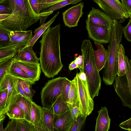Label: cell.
Listing matches in <instances>:
<instances>
[{"instance_id":"obj_53","label":"cell","mask_w":131,"mask_h":131,"mask_svg":"<svg viewBox=\"0 0 131 131\" xmlns=\"http://www.w3.org/2000/svg\"><path fill=\"white\" fill-rule=\"evenodd\" d=\"M121 0V1H122V0Z\"/></svg>"},{"instance_id":"obj_30","label":"cell","mask_w":131,"mask_h":131,"mask_svg":"<svg viewBox=\"0 0 131 131\" xmlns=\"http://www.w3.org/2000/svg\"><path fill=\"white\" fill-rule=\"evenodd\" d=\"M18 53L15 47L13 45L0 48V60L15 56Z\"/></svg>"},{"instance_id":"obj_29","label":"cell","mask_w":131,"mask_h":131,"mask_svg":"<svg viewBox=\"0 0 131 131\" xmlns=\"http://www.w3.org/2000/svg\"><path fill=\"white\" fill-rule=\"evenodd\" d=\"M12 56L0 60V80L9 69L14 60Z\"/></svg>"},{"instance_id":"obj_48","label":"cell","mask_w":131,"mask_h":131,"mask_svg":"<svg viewBox=\"0 0 131 131\" xmlns=\"http://www.w3.org/2000/svg\"><path fill=\"white\" fill-rule=\"evenodd\" d=\"M68 68L69 70L70 71H71L75 69L78 68V65L75 63L74 60L70 64Z\"/></svg>"},{"instance_id":"obj_28","label":"cell","mask_w":131,"mask_h":131,"mask_svg":"<svg viewBox=\"0 0 131 131\" xmlns=\"http://www.w3.org/2000/svg\"><path fill=\"white\" fill-rule=\"evenodd\" d=\"M11 30L0 24V48L12 45L9 34Z\"/></svg>"},{"instance_id":"obj_47","label":"cell","mask_w":131,"mask_h":131,"mask_svg":"<svg viewBox=\"0 0 131 131\" xmlns=\"http://www.w3.org/2000/svg\"><path fill=\"white\" fill-rule=\"evenodd\" d=\"M18 80L16 84V88L18 93L23 96L26 98L32 101L30 99L29 96L25 92L20 84L18 82Z\"/></svg>"},{"instance_id":"obj_4","label":"cell","mask_w":131,"mask_h":131,"mask_svg":"<svg viewBox=\"0 0 131 131\" xmlns=\"http://www.w3.org/2000/svg\"><path fill=\"white\" fill-rule=\"evenodd\" d=\"M94 49L90 40L84 39L81 46L84 58V71L85 73L89 91L93 99L98 96L101 88V79L96 66Z\"/></svg>"},{"instance_id":"obj_36","label":"cell","mask_w":131,"mask_h":131,"mask_svg":"<svg viewBox=\"0 0 131 131\" xmlns=\"http://www.w3.org/2000/svg\"><path fill=\"white\" fill-rule=\"evenodd\" d=\"M87 117H82L79 115L76 120L73 121L72 127L70 131H80Z\"/></svg>"},{"instance_id":"obj_27","label":"cell","mask_w":131,"mask_h":131,"mask_svg":"<svg viewBox=\"0 0 131 131\" xmlns=\"http://www.w3.org/2000/svg\"><path fill=\"white\" fill-rule=\"evenodd\" d=\"M33 37L31 30L27 31L23 36L19 38L14 45L18 53L26 47L29 42Z\"/></svg>"},{"instance_id":"obj_45","label":"cell","mask_w":131,"mask_h":131,"mask_svg":"<svg viewBox=\"0 0 131 131\" xmlns=\"http://www.w3.org/2000/svg\"><path fill=\"white\" fill-rule=\"evenodd\" d=\"M119 126L123 129L131 131V117L121 123Z\"/></svg>"},{"instance_id":"obj_35","label":"cell","mask_w":131,"mask_h":131,"mask_svg":"<svg viewBox=\"0 0 131 131\" xmlns=\"http://www.w3.org/2000/svg\"><path fill=\"white\" fill-rule=\"evenodd\" d=\"M0 117L5 114V109L7 101L8 91L6 90L0 92Z\"/></svg>"},{"instance_id":"obj_49","label":"cell","mask_w":131,"mask_h":131,"mask_svg":"<svg viewBox=\"0 0 131 131\" xmlns=\"http://www.w3.org/2000/svg\"><path fill=\"white\" fill-rule=\"evenodd\" d=\"M10 14H0V21H2L7 18Z\"/></svg>"},{"instance_id":"obj_10","label":"cell","mask_w":131,"mask_h":131,"mask_svg":"<svg viewBox=\"0 0 131 131\" xmlns=\"http://www.w3.org/2000/svg\"><path fill=\"white\" fill-rule=\"evenodd\" d=\"M85 21L86 28L90 38L94 42L101 43L109 42L112 29H108L94 24L87 19Z\"/></svg>"},{"instance_id":"obj_21","label":"cell","mask_w":131,"mask_h":131,"mask_svg":"<svg viewBox=\"0 0 131 131\" xmlns=\"http://www.w3.org/2000/svg\"><path fill=\"white\" fill-rule=\"evenodd\" d=\"M31 101H33L28 99L18 93V97L14 105L17 104L20 107L24 113L25 120L30 123V104Z\"/></svg>"},{"instance_id":"obj_44","label":"cell","mask_w":131,"mask_h":131,"mask_svg":"<svg viewBox=\"0 0 131 131\" xmlns=\"http://www.w3.org/2000/svg\"><path fill=\"white\" fill-rule=\"evenodd\" d=\"M39 0H29L31 6L35 13L39 16L40 12L39 10Z\"/></svg>"},{"instance_id":"obj_41","label":"cell","mask_w":131,"mask_h":131,"mask_svg":"<svg viewBox=\"0 0 131 131\" xmlns=\"http://www.w3.org/2000/svg\"><path fill=\"white\" fill-rule=\"evenodd\" d=\"M12 10L9 2L0 4V14H11Z\"/></svg>"},{"instance_id":"obj_25","label":"cell","mask_w":131,"mask_h":131,"mask_svg":"<svg viewBox=\"0 0 131 131\" xmlns=\"http://www.w3.org/2000/svg\"><path fill=\"white\" fill-rule=\"evenodd\" d=\"M52 107L54 114L57 115L63 114L70 109L69 105L63 100L62 94L58 97Z\"/></svg>"},{"instance_id":"obj_17","label":"cell","mask_w":131,"mask_h":131,"mask_svg":"<svg viewBox=\"0 0 131 131\" xmlns=\"http://www.w3.org/2000/svg\"><path fill=\"white\" fill-rule=\"evenodd\" d=\"M32 47L29 46L23 48L14 57V60L30 63H39V58L37 57Z\"/></svg>"},{"instance_id":"obj_7","label":"cell","mask_w":131,"mask_h":131,"mask_svg":"<svg viewBox=\"0 0 131 131\" xmlns=\"http://www.w3.org/2000/svg\"><path fill=\"white\" fill-rule=\"evenodd\" d=\"M66 77H59L49 80L42 88L40 93L42 105L51 107L62 94L63 81Z\"/></svg>"},{"instance_id":"obj_16","label":"cell","mask_w":131,"mask_h":131,"mask_svg":"<svg viewBox=\"0 0 131 131\" xmlns=\"http://www.w3.org/2000/svg\"><path fill=\"white\" fill-rule=\"evenodd\" d=\"M97 49L94 50L93 54L95 63L98 71L104 68L108 56V50L101 43L94 42Z\"/></svg>"},{"instance_id":"obj_13","label":"cell","mask_w":131,"mask_h":131,"mask_svg":"<svg viewBox=\"0 0 131 131\" xmlns=\"http://www.w3.org/2000/svg\"><path fill=\"white\" fill-rule=\"evenodd\" d=\"M73 122L70 110L61 114H54V131H70Z\"/></svg>"},{"instance_id":"obj_19","label":"cell","mask_w":131,"mask_h":131,"mask_svg":"<svg viewBox=\"0 0 131 131\" xmlns=\"http://www.w3.org/2000/svg\"><path fill=\"white\" fill-rule=\"evenodd\" d=\"M83 0H64L55 4L48 9L40 12L39 14L40 24L45 23L48 16L54 11L70 4L75 5Z\"/></svg>"},{"instance_id":"obj_34","label":"cell","mask_w":131,"mask_h":131,"mask_svg":"<svg viewBox=\"0 0 131 131\" xmlns=\"http://www.w3.org/2000/svg\"><path fill=\"white\" fill-rule=\"evenodd\" d=\"M64 0H39V10L40 12L46 10L53 5Z\"/></svg>"},{"instance_id":"obj_46","label":"cell","mask_w":131,"mask_h":131,"mask_svg":"<svg viewBox=\"0 0 131 131\" xmlns=\"http://www.w3.org/2000/svg\"><path fill=\"white\" fill-rule=\"evenodd\" d=\"M121 3L131 18V0H122Z\"/></svg>"},{"instance_id":"obj_3","label":"cell","mask_w":131,"mask_h":131,"mask_svg":"<svg viewBox=\"0 0 131 131\" xmlns=\"http://www.w3.org/2000/svg\"><path fill=\"white\" fill-rule=\"evenodd\" d=\"M123 28L119 21L114 20L108 47L107 59L102 75L103 81L107 85H112L117 74L119 47L122 41Z\"/></svg>"},{"instance_id":"obj_38","label":"cell","mask_w":131,"mask_h":131,"mask_svg":"<svg viewBox=\"0 0 131 131\" xmlns=\"http://www.w3.org/2000/svg\"><path fill=\"white\" fill-rule=\"evenodd\" d=\"M26 31H11L9 34V36L11 44L14 45L18 39L25 34Z\"/></svg>"},{"instance_id":"obj_39","label":"cell","mask_w":131,"mask_h":131,"mask_svg":"<svg viewBox=\"0 0 131 131\" xmlns=\"http://www.w3.org/2000/svg\"><path fill=\"white\" fill-rule=\"evenodd\" d=\"M20 125L19 131H35L34 125L24 119H20Z\"/></svg>"},{"instance_id":"obj_6","label":"cell","mask_w":131,"mask_h":131,"mask_svg":"<svg viewBox=\"0 0 131 131\" xmlns=\"http://www.w3.org/2000/svg\"><path fill=\"white\" fill-rule=\"evenodd\" d=\"M126 73L122 76H116L114 81V90L122 101L123 106L131 109V72L128 64L129 59L125 56Z\"/></svg>"},{"instance_id":"obj_24","label":"cell","mask_w":131,"mask_h":131,"mask_svg":"<svg viewBox=\"0 0 131 131\" xmlns=\"http://www.w3.org/2000/svg\"><path fill=\"white\" fill-rule=\"evenodd\" d=\"M117 76H122L126 73V63L124 48L122 44L119 47Z\"/></svg>"},{"instance_id":"obj_8","label":"cell","mask_w":131,"mask_h":131,"mask_svg":"<svg viewBox=\"0 0 131 131\" xmlns=\"http://www.w3.org/2000/svg\"><path fill=\"white\" fill-rule=\"evenodd\" d=\"M113 20L121 23L130 16L119 0H92Z\"/></svg>"},{"instance_id":"obj_1","label":"cell","mask_w":131,"mask_h":131,"mask_svg":"<svg viewBox=\"0 0 131 131\" xmlns=\"http://www.w3.org/2000/svg\"><path fill=\"white\" fill-rule=\"evenodd\" d=\"M60 24L49 27L41 35L40 53L41 70L46 77L53 78L62 68L60 40Z\"/></svg>"},{"instance_id":"obj_43","label":"cell","mask_w":131,"mask_h":131,"mask_svg":"<svg viewBox=\"0 0 131 131\" xmlns=\"http://www.w3.org/2000/svg\"><path fill=\"white\" fill-rule=\"evenodd\" d=\"M75 63L78 66V68L80 71H84V58L82 55H79L78 57H75L74 60Z\"/></svg>"},{"instance_id":"obj_31","label":"cell","mask_w":131,"mask_h":131,"mask_svg":"<svg viewBox=\"0 0 131 131\" xmlns=\"http://www.w3.org/2000/svg\"><path fill=\"white\" fill-rule=\"evenodd\" d=\"M78 101L77 86L75 80L73 79L71 81V84L67 103L69 105H72Z\"/></svg>"},{"instance_id":"obj_23","label":"cell","mask_w":131,"mask_h":131,"mask_svg":"<svg viewBox=\"0 0 131 131\" xmlns=\"http://www.w3.org/2000/svg\"><path fill=\"white\" fill-rule=\"evenodd\" d=\"M42 107L31 101L30 104V123L34 126L41 122Z\"/></svg>"},{"instance_id":"obj_50","label":"cell","mask_w":131,"mask_h":131,"mask_svg":"<svg viewBox=\"0 0 131 131\" xmlns=\"http://www.w3.org/2000/svg\"><path fill=\"white\" fill-rule=\"evenodd\" d=\"M4 120H0V131H5L3 127V123Z\"/></svg>"},{"instance_id":"obj_52","label":"cell","mask_w":131,"mask_h":131,"mask_svg":"<svg viewBox=\"0 0 131 131\" xmlns=\"http://www.w3.org/2000/svg\"><path fill=\"white\" fill-rule=\"evenodd\" d=\"M8 1V0H0V4L5 3Z\"/></svg>"},{"instance_id":"obj_26","label":"cell","mask_w":131,"mask_h":131,"mask_svg":"<svg viewBox=\"0 0 131 131\" xmlns=\"http://www.w3.org/2000/svg\"><path fill=\"white\" fill-rule=\"evenodd\" d=\"M6 114L10 119L25 120V114L24 111L17 104H15L9 109Z\"/></svg>"},{"instance_id":"obj_33","label":"cell","mask_w":131,"mask_h":131,"mask_svg":"<svg viewBox=\"0 0 131 131\" xmlns=\"http://www.w3.org/2000/svg\"><path fill=\"white\" fill-rule=\"evenodd\" d=\"M18 81L24 91L28 95L30 99L33 101L32 97L34 95L35 91L31 88L32 84L25 81L19 79Z\"/></svg>"},{"instance_id":"obj_14","label":"cell","mask_w":131,"mask_h":131,"mask_svg":"<svg viewBox=\"0 0 131 131\" xmlns=\"http://www.w3.org/2000/svg\"><path fill=\"white\" fill-rule=\"evenodd\" d=\"M14 60L31 81L35 82L39 80L41 74L40 63H30Z\"/></svg>"},{"instance_id":"obj_51","label":"cell","mask_w":131,"mask_h":131,"mask_svg":"<svg viewBox=\"0 0 131 131\" xmlns=\"http://www.w3.org/2000/svg\"><path fill=\"white\" fill-rule=\"evenodd\" d=\"M128 64L129 68L131 72V59L130 60H129Z\"/></svg>"},{"instance_id":"obj_20","label":"cell","mask_w":131,"mask_h":131,"mask_svg":"<svg viewBox=\"0 0 131 131\" xmlns=\"http://www.w3.org/2000/svg\"><path fill=\"white\" fill-rule=\"evenodd\" d=\"M6 73L19 79L25 81L31 84H35V82L32 81L29 79L14 60Z\"/></svg>"},{"instance_id":"obj_11","label":"cell","mask_w":131,"mask_h":131,"mask_svg":"<svg viewBox=\"0 0 131 131\" xmlns=\"http://www.w3.org/2000/svg\"><path fill=\"white\" fill-rule=\"evenodd\" d=\"M84 7V3L81 2L62 13L63 21L66 26L71 28L78 26L80 18L84 14L82 11Z\"/></svg>"},{"instance_id":"obj_2","label":"cell","mask_w":131,"mask_h":131,"mask_svg":"<svg viewBox=\"0 0 131 131\" xmlns=\"http://www.w3.org/2000/svg\"><path fill=\"white\" fill-rule=\"evenodd\" d=\"M12 10L10 16L0 21L11 31H25L40 19L31 6L29 0H8Z\"/></svg>"},{"instance_id":"obj_12","label":"cell","mask_w":131,"mask_h":131,"mask_svg":"<svg viewBox=\"0 0 131 131\" xmlns=\"http://www.w3.org/2000/svg\"><path fill=\"white\" fill-rule=\"evenodd\" d=\"M87 19L94 24L111 29L114 20L104 12L98 8H92Z\"/></svg>"},{"instance_id":"obj_40","label":"cell","mask_w":131,"mask_h":131,"mask_svg":"<svg viewBox=\"0 0 131 131\" xmlns=\"http://www.w3.org/2000/svg\"><path fill=\"white\" fill-rule=\"evenodd\" d=\"M70 105V111L73 121L76 120L80 115V109L78 101L72 105Z\"/></svg>"},{"instance_id":"obj_37","label":"cell","mask_w":131,"mask_h":131,"mask_svg":"<svg viewBox=\"0 0 131 131\" xmlns=\"http://www.w3.org/2000/svg\"><path fill=\"white\" fill-rule=\"evenodd\" d=\"M20 119H11L4 128L5 131H19L20 125Z\"/></svg>"},{"instance_id":"obj_42","label":"cell","mask_w":131,"mask_h":131,"mask_svg":"<svg viewBox=\"0 0 131 131\" xmlns=\"http://www.w3.org/2000/svg\"><path fill=\"white\" fill-rule=\"evenodd\" d=\"M123 33L128 41L131 42V18L127 25L123 27Z\"/></svg>"},{"instance_id":"obj_22","label":"cell","mask_w":131,"mask_h":131,"mask_svg":"<svg viewBox=\"0 0 131 131\" xmlns=\"http://www.w3.org/2000/svg\"><path fill=\"white\" fill-rule=\"evenodd\" d=\"M59 14V12H58L48 21L46 23L42 24L39 27L35 29L34 32V35L32 39L29 42L25 47L29 46L33 47L40 37L54 21L56 18Z\"/></svg>"},{"instance_id":"obj_18","label":"cell","mask_w":131,"mask_h":131,"mask_svg":"<svg viewBox=\"0 0 131 131\" xmlns=\"http://www.w3.org/2000/svg\"><path fill=\"white\" fill-rule=\"evenodd\" d=\"M41 122L44 131H54V113L52 107L42 108Z\"/></svg>"},{"instance_id":"obj_9","label":"cell","mask_w":131,"mask_h":131,"mask_svg":"<svg viewBox=\"0 0 131 131\" xmlns=\"http://www.w3.org/2000/svg\"><path fill=\"white\" fill-rule=\"evenodd\" d=\"M18 79L6 73L0 80V92L7 89L8 94L5 113L14 104L18 93L16 88V82Z\"/></svg>"},{"instance_id":"obj_15","label":"cell","mask_w":131,"mask_h":131,"mask_svg":"<svg viewBox=\"0 0 131 131\" xmlns=\"http://www.w3.org/2000/svg\"><path fill=\"white\" fill-rule=\"evenodd\" d=\"M95 131H108L110 128L111 119L109 117L107 108L102 107L98 111Z\"/></svg>"},{"instance_id":"obj_5","label":"cell","mask_w":131,"mask_h":131,"mask_svg":"<svg viewBox=\"0 0 131 131\" xmlns=\"http://www.w3.org/2000/svg\"><path fill=\"white\" fill-rule=\"evenodd\" d=\"M74 79L76 85L80 115L88 116L94 109V101L91 96L86 77L84 71L77 72Z\"/></svg>"},{"instance_id":"obj_32","label":"cell","mask_w":131,"mask_h":131,"mask_svg":"<svg viewBox=\"0 0 131 131\" xmlns=\"http://www.w3.org/2000/svg\"><path fill=\"white\" fill-rule=\"evenodd\" d=\"M71 84V81L66 77L64 80L62 85V95L63 100L67 102Z\"/></svg>"}]
</instances>
